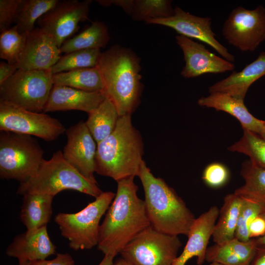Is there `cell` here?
Masks as SVG:
<instances>
[{"instance_id": "obj_1", "label": "cell", "mask_w": 265, "mask_h": 265, "mask_svg": "<svg viewBox=\"0 0 265 265\" xmlns=\"http://www.w3.org/2000/svg\"><path fill=\"white\" fill-rule=\"evenodd\" d=\"M134 177L117 182L115 196L100 225L98 249L116 256L138 234L151 226L144 201Z\"/></svg>"}, {"instance_id": "obj_2", "label": "cell", "mask_w": 265, "mask_h": 265, "mask_svg": "<svg viewBox=\"0 0 265 265\" xmlns=\"http://www.w3.org/2000/svg\"><path fill=\"white\" fill-rule=\"evenodd\" d=\"M140 63L132 50L114 45L102 53L96 66L102 79L103 92L119 116L132 115L140 104L143 88Z\"/></svg>"}, {"instance_id": "obj_3", "label": "cell", "mask_w": 265, "mask_h": 265, "mask_svg": "<svg viewBox=\"0 0 265 265\" xmlns=\"http://www.w3.org/2000/svg\"><path fill=\"white\" fill-rule=\"evenodd\" d=\"M131 116H120L113 132L97 144L95 172L116 182L138 176L143 160L142 138Z\"/></svg>"}, {"instance_id": "obj_4", "label": "cell", "mask_w": 265, "mask_h": 265, "mask_svg": "<svg viewBox=\"0 0 265 265\" xmlns=\"http://www.w3.org/2000/svg\"><path fill=\"white\" fill-rule=\"evenodd\" d=\"M138 177L151 226L167 235L187 236L195 218L175 190L160 177H156L143 160Z\"/></svg>"}, {"instance_id": "obj_5", "label": "cell", "mask_w": 265, "mask_h": 265, "mask_svg": "<svg viewBox=\"0 0 265 265\" xmlns=\"http://www.w3.org/2000/svg\"><path fill=\"white\" fill-rule=\"evenodd\" d=\"M71 189L96 198L103 191L97 182L87 179L64 158L62 152H55L49 160L43 161L35 174L20 183L17 193H42L54 197L60 192Z\"/></svg>"}, {"instance_id": "obj_6", "label": "cell", "mask_w": 265, "mask_h": 265, "mask_svg": "<svg viewBox=\"0 0 265 265\" xmlns=\"http://www.w3.org/2000/svg\"><path fill=\"white\" fill-rule=\"evenodd\" d=\"M115 194L103 192L81 211L74 213L59 212L54 216L62 236L69 241L71 249H90L97 246L100 221L108 210Z\"/></svg>"}, {"instance_id": "obj_7", "label": "cell", "mask_w": 265, "mask_h": 265, "mask_svg": "<svg viewBox=\"0 0 265 265\" xmlns=\"http://www.w3.org/2000/svg\"><path fill=\"white\" fill-rule=\"evenodd\" d=\"M44 151L32 136L7 131L0 133V178L20 183L38 171Z\"/></svg>"}, {"instance_id": "obj_8", "label": "cell", "mask_w": 265, "mask_h": 265, "mask_svg": "<svg viewBox=\"0 0 265 265\" xmlns=\"http://www.w3.org/2000/svg\"><path fill=\"white\" fill-rule=\"evenodd\" d=\"M51 69H18L0 85V101L35 112H43L53 87Z\"/></svg>"}, {"instance_id": "obj_9", "label": "cell", "mask_w": 265, "mask_h": 265, "mask_svg": "<svg viewBox=\"0 0 265 265\" xmlns=\"http://www.w3.org/2000/svg\"><path fill=\"white\" fill-rule=\"evenodd\" d=\"M182 245L178 236L162 233L150 226L138 234L120 254L132 265H173Z\"/></svg>"}, {"instance_id": "obj_10", "label": "cell", "mask_w": 265, "mask_h": 265, "mask_svg": "<svg viewBox=\"0 0 265 265\" xmlns=\"http://www.w3.org/2000/svg\"><path fill=\"white\" fill-rule=\"evenodd\" d=\"M222 34L229 44L241 51H255L265 41V7L238 6L225 20Z\"/></svg>"}, {"instance_id": "obj_11", "label": "cell", "mask_w": 265, "mask_h": 265, "mask_svg": "<svg viewBox=\"0 0 265 265\" xmlns=\"http://www.w3.org/2000/svg\"><path fill=\"white\" fill-rule=\"evenodd\" d=\"M0 131L56 139L66 129L57 119L44 112L29 111L0 101Z\"/></svg>"}, {"instance_id": "obj_12", "label": "cell", "mask_w": 265, "mask_h": 265, "mask_svg": "<svg viewBox=\"0 0 265 265\" xmlns=\"http://www.w3.org/2000/svg\"><path fill=\"white\" fill-rule=\"evenodd\" d=\"M91 0H64L59 2L37 20L38 27L52 35L60 48L77 32L79 24L88 18Z\"/></svg>"}, {"instance_id": "obj_13", "label": "cell", "mask_w": 265, "mask_h": 265, "mask_svg": "<svg viewBox=\"0 0 265 265\" xmlns=\"http://www.w3.org/2000/svg\"><path fill=\"white\" fill-rule=\"evenodd\" d=\"M211 18L198 17L186 12L178 6L174 8V14L168 18L149 19L147 24L159 25L175 30L179 35L194 38L204 42L215 50L222 57L230 62L235 61V56L215 38L211 27Z\"/></svg>"}, {"instance_id": "obj_14", "label": "cell", "mask_w": 265, "mask_h": 265, "mask_svg": "<svg viewBox=\"0 0 265 265\" xmlns=\"http://www.w3.org/2000/svg\"><path fill=\"white\" fill-rule=\"evenodd\" d=\"M67 143L63 148L65 159L83 176L94 182L97 144L85 122L80 121L66 131Z\"/></svg>"}, {"instance_id": "obj_15", "label": "cell", "mask_w": 265, "mask_h": 265, "mask_svg": "<svg viewBox=\"0 0 265 265\" xmlns=\"http://www.w3.org/2000/svg\"><path fill=\"white\" fill-rule=\"evenodd\" d=\"M185 61L181 75L186 78L209 73H223L234 70L235 64L210 52L206 47L181 35L176 36Z\"/></svg>"}, {"instance_id": "obj_16", "label": "cell", "mask_w": 265, "mask_h": 265, "mask_svg": "<svg viewBox=\"0 0 265 265\" xmlns=\"http://www.w3.org/2000/svg\"><path fill=\"white\" fill-rule=\"evenodd\" d=\"M60 48L47 31L35 27L27 34L24 48L16 66L27 70L51 69L61 55Z\"/></svg>"}, {"instance_id": "obj_17", "label": "cell", "mask_w": 265, "mask_h": 265, "mask_svg": "<svg viewBox=\"0 0 265 265\" xmlns=\"http://www.w3.org/2000/svg\"><path fill=\"white\" fill-rule=\"evenodd\" d=\"M219 213L218 208L214 206L195 218L187 236L188 239L183 251L173 265H185L194 257H197L198 265L204 263L209 241L212 236Z\"/></svg>"}, {"instance_id": "obj_18", "label": "cell", "mask_w": 265, "mask_h": 265, "mask_svg": "<svg viewBox=\"0 0 265 265\" xmlns=\"http://www.w3.org/2000/svg\"><path fill=\"white\" fill-rule=\"evenodd\" d=\"M56 246L51 241L47 226L26 230L17 235L7 247V256L17 258L19 262H33L46 260L56 253Z\"/></svg>"}, {"instance_id": "obj_19", "label": "cell", "mask_w": 265, "mask_h": 265, "mask_svg": "<svg viewBox=\"0 0 265 265\" xmlns=\"http://www.w3.org/2000/svg\"><path fill=\"white\" fill-rule=\"evenodd\" d=\"M106 98L103 91H85L53 85L43 112L76 110L88 114L96 109Z\"/></svg>"}, {"instance_id": "obj_20", "label": "cell", "mask_w": 265, "mask_h": 265, "mask_svg": "<svg viewBox=\"0 0 265 265\" xmlns=\"http://www.w3.org/2000/svg\"><path fill=\"white\" fill-rule=\"evenodd\" d=\"M265 75V52H262L257 58L239 72H233L227 78L209 88L210 93H225L244 100L250 86Z\"/></svg>"}, {"instance_id": "obj_21", "label": "cell", "mask_w": 265, "mask_h": 265, "mask_svg": "<svg viewBox=\"0 0 265 265\" xmlns=\"http://www.w3.org/2000/svg\"><path fill=\"white\" fill-rule=\"evenodd\" d=\"M197 103L201 106L226 112L235 117L240 122L243 129L259 135L261 133L264 120L257 119L250 113L244 104V100L227 93L214 92L208 96L201 97Z\"/></svg>"}, {"instance_id": "obj_22", "label": "cell", "mask_w": 265, "mask_h": 265, "mask_svg": "<svg viewBox=\"0 0 265 265\" xmlns=\"http://www.w3.org/2000/svg\"><path fill=\"white\" fill-rule=\"evenodd\" d=\"M258 245L256 238L242 241L235 238L208 247L205 261L223 265H249Z\"/></svg>"}, {"instance_id": "obj_23", "label": "cell", "mask_w": 265, "mask_h": 265, "mask_svg": "<svg viewBox=\"0 0 265 265\" xmlns=\"http://www.w3.org/2000/svg\"><path fill=\"white\" fill-rule=\"evenodd\" d=\"M53 197L36 193L23 195L20 218L26 230L47 226L52 216Z\"/></svg>"}, {"instance_id": "obj_24", "label": "cell", "mask_w": 265, "mask_h": 265, "mask_svg": "<svg viewBox=\"0 0 265 265\" xmlns=\"http://www.w3.org/2000/svg\"><path fill=\"white\" fill-rule=\"evenodd\" d=\"M242 201L243 199L235 193L225 196L212 236L215 243H222L235 238Z\"/></svg>"}, {"instance_id": "obj_25", "label": "cell", "mask_w": 265, "mask_h": 265, "mask_svg": "<svg viewBox=\"0 0 265 265\" xmlns=\"http://www.w3.org/2000/svg\"><path fill=\"white\" fill-rule=\"evenodd\" d=\"M240 175L244 184L234 193L243 199L265 207V168L247 160L242 163Z\"/></svg>"}, {"instance_id": "obj_26", "label": "cell", "mask_w": 265, "mask_h": 265, "mask_svg": "<svg viewBox=\"0 0 265 265\" xmlns=\"http://www.w3.org/2000/svg\"><path fill=\"white\" fill-rule=\"evenodd\" d=\"M119 117L115 106L107 98L88 113L85 123L97 144L113 132Z\"/></svg>"}, {"instance_id": "obj_27", "label": "cell", "mask_w": 265, "mask_h": 265, "mask_svg": "<svg viewBox=\"0 0 265 265\" xmlns=\"http://www.w3.org/2000/svg\"><path fill=\"white\" fill-rule=\"evenodd\" d=\"M110 40L108 29L103 22L96 21L79 34L65 41L60 48L61 53L100 49L105 48Z\"/></svg>"}, {"instance_id": "obj_28", "label": "cell", "mask_w": 265, "mask_h": 265, "mask_svg": "<svg viewBox=\"0 0 265 265\" xmlns=\"http://www.w3.org/2000/svg\"><path fill=\"white\" fill-rule=\"evenodd\" d=\"M53 85L66 86L80 90L103 91L101 75L95 67L85 68L53 75Z\"/></svg>"}, {"instance_id": "obj_29", "label": "cell", "mask_w": 265, "mask_h": 265, "mask_svg": "<svg viewBox=\"0 0 265 265\" xmlns=\"http://www.w3.org/2000/svg\"><path fill=\"white\" fill-rule=\"evenodd\" d=\"M59 0H22L14 22L20 33H29L42 15L53 8Z\"/></svg>"}, {"instance_id": "obj_30", "label": "cell", "mask_w": 265, "mask_h": 265, "mask_svg": "<svg viewBox=\"0 0 265 265\" xmlns=\"http://www.w3.org/2000/svg\"><path fill=\"white\" fill-rule=\"evenodd\" d=\"M102 53L100 49H88L65 53L51 68V71L53 75L75 69L95 67Z\"/></svg>"}, {"instance_id": "obj_31", "label": "cell", "mask_w": 265, "mask_h": 265, "mask_svg": "<svg viewBox=\"0 0 265 265\" xmlns=\"http://www.w3.org/2000/svg\"><path fill=\"white\" fill-rule=\"evenodd\" d=\"M243 131L241 138L228 150L245 154L254 163L265 168V140L259 134L246 129Z\"/></svg>"}, {"instance_id": "obj_32", "label": "cell", "mask_w": 265, "mask_h": 265, "mask_svg": "<svg viewBox=\"0 0 265 265\" xmlns=\"http://www.w3.org/2000/svg\"><path fill=\"white\" fill-rule=\"evenodd\" d=\"M172 2L169 0H133L131 16L133 20L144 22L168 18L174 13Z\"/></svg>"}, {"instance_id": "obj_33", "label": "cell", "mask_w": 265, "mask_h": 265, "mask_svg": "<svg viewBox=\"0 0 265 265\" xmlns=\"http://www.w3.org/2000/svg\"><path fill=\"white\" fill-rule=\"evenodd\" d=\"M28 33H20L15 25L0 31V57L11 64H16Z\"/></svg>"}, {"instance_id": "obj_34", "label": "cell", "mask_w": 265, "mask_h": 265, "mask_svg": "<svg viewBox=\"0 0 265 265\" xmlns=\"http://www.w3.org/2000/svg\"><path fill=\"white\" fill-rule=\"evenodd\" d=\"M265 212V207L243 199L236 230L235 238L242 241L250 238L249 227L253 219L259 214Z\"/></svg>"}, {"instance_id": "obj_35", "label": "cell", "mask_w": 265, "mask_h": 265, "mask_svg": "<svg viewBox=\"0 0 265 265\" xmlns=\"http://www.w3.org/2000/svg\"><path fill=\"white\" fill-rule=\"evenodd\" d=\"M229 177V171L225 165L219 162H213L206 167L202 178L209 186L219 188L228 182Z\"/></svg>"}, {"instance_id": "obj_36", "label": "cell", "mask_w": 265, "mask_h": 265, "mask_svg": "<svg viewBox=\"0 0 265 265\" xmlns=\"http://www.w3.org/2000/svg\"><path fill=\"white\" fill-rule=\"evenodd\" d=\"M22 0H0V31L14 23Z\"/></svg>"}, {"instance_id": "obj_37", "label": "cell", "mask_w": 265, "mask_h": 265, "mask_svg": "<svg viewBox=\"0 0 265 265\" xmlns=\"http://www.w3.org/2000/svg\"><path fill=\"white\" fill-rule=\"evenodd\" d=\"M250 238H258L265 235V212L257 215L249 227Z\"/></svg>"}, {"instance_id": "obj_38", "label": "cell", "mask_w": 265, "mask_h": 265, "mask_svg": "<svg viewBox=\"0 0 265 265\" xmlns=\"http://www.w3.org/2000/svg\"><path fill=\"white\" fill-rule=\"evenodd\" d=\"M32 265H75V262L68 253H57L52 260H39L31 262Z\"/></svg>"}, {"instance_id": "obj_39", "label": "cell", "mask_w": 265, "mask_h": 265, "mask_svg": "<svg viewBox=\"0 0 265 265\" xmlns=\"http://www.w3.org/2000/svg\"><path fill=\"white\" fill-rule=\"evenodd\" d=\"M18 69L16 64L1 61L0 63V85L11 77Z\"/></svg>"}, {"instance_id": "obj_40", "label": "cell", "mask_w": 265, "mask_h": 265, "mask_svg": "<svg viewBox=\"0 0 265 265\" xmlns=\"http://www.w3.org/2000/svg\"><path fill=\"white\" fill-rule=\"evenodd\" d=\"M249 265H265V245H258Z\"/></svg>"}, {"instance_id": "obj_41", "label": "cell", "mask_w": 265, "mask_h": 265, "mask_svg": "<svg viewBox=\"0 0 265 265\" xmlns=\"http://www.w3.org/2000/svg\"><path fill=\"white\" fill-rule=\"evenodd\" d=\"M114 257L113 255H106L98 265H112Z\"/></svg>"}, {"instance_id": "obj_42", "label": "cell", "mask_w": 265, "mask_h": 265, "mask_svg": "<svg viewBox=\"0 0 265 265\" xmlns=\"http://www.w3.org/2000/svg\"><path fill=\"white\" fill-rule=\"evenodd\" d=\"M112 265H132L123 258L118 259Z\"/></svg>"}, {"instance_id": "obj_43", "label": "cell", "mask_w": 265, "mask_h": 265, "mask_svg": "<svg viewBox=\"0 0 265 265\" xmlns=\"http://www.w3.org/2000/svg\"><path fill=\"white\" fill-rule=\"evenodd\" d=\"M259 135L265 140V120L263 121L262 130Z\"/></svg>"}, {"instance_id": "obj_44", "label": "cell", "mask_w": 265, "mask_h": 265, "mask_svg": "<svg viewBox=\"0 0 265 265\" xmlns=\"http://www.w3.org/2000/svg\"><path fill=\"white\" fill-rule=\"evenodd\" d=\"M256 239L258 245H265V235Z\"/></svg>"}, {"instance_id": "obj_45", "label": "cell", "mask_w": 265, "mask_h": 265, "mask_svg": "<svg viewBox=\"0 0 265 265\" xmlns=\"http://www.w3.org/2000/svg\"><path fill=\"white\" fill-rule=\"evenodd\" d=\"M19 265H32V263L30 262H19Z\"/></svg>"}, {"instance_id": "obj_46", "label": "cell", "mask_w": 265, "mask_h": 265, "mask_svg": "<svg viewBox=\"0 0 265 265\" xmlns=\"http://www.w3.org/2000/svg\"><path fill=\"white\" fill-rule=\"evenodd\" d=\"M208 265H223L219 264V263H210V264Z\"/></svg>"}]
</instances>
